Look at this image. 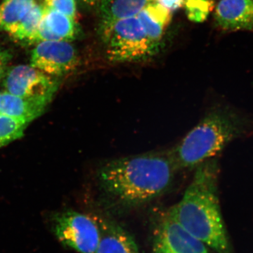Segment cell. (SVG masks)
<instances>
[{"label": "cell", "instance_id": "cell-1", "mask_svg": "<svg viewBox=\"0 0 253 253\" xmlns=\"http://www.w3.org/2000/svg\"><path fill=\"white\" fill-rule=\"evenodd\" d=\"M178 171L170 151L153 152L107 161L97 177L110 199L123 207L135 208L164 194Z\"/></svg>", "mask_w": 253, "mask_h": 253}, {"label": "cell", "instance_id": "cell-2", "mask_svg": "<svg viewBox=\"0 0 253 253\" xmlns=\"http://www.w3.org/2000/svg\"><path fill=\"white\" fill-rule=\"evenodd\" d=\"M219 174L215 158L200 165L179 202L170 208L176 221L208 247L232 253L219 204Z\"/></svg>", "mask_w": 253, "mask_h": 253}, {"label": "cell", "instance_id": "cell-3", "mask_svg": "<svg viewBox=\"0 0 253 253\" xmlns=\"http://www.w3.org/2000/svg\"><path fill=\"white\" fill-rule=\"evenodd\" d=\"M249 120L226 106L213 108L170 151L178 170L195 169L246 134Z\"/></svg>", "mask_w": 253, "mask_h": 253}, {"label": "cell", "instance_id": "cell-4", "mask_svg": "<svg viewBox=\"0 0 253 253\" xmlns=\"http://www.w3.org/2000/svg\"><path fill=\"white\" fill-rule=\"evenodd\" d=\"M107 59L114 63L137 62L152 57L159 46L146 36L136 16L102 23Z\"/></svg>", "mask_w": 253, "mask_h": 253}, {"label": "cell", "instance_id": "cell-5", "mask_svg": "<svg viewBox=\"0 0 253 253\" xmlns=\"http://www.w3.org/2000/svg\"><path fill=\"white\" fill-rule=\"evenodd\" d=\"M50 227L60 243L79 253H95L100 239L97 221L74 211L51 214Z\"/></svg>", "mask_w": 253, "mask_h": 253}, {"label": "cell", "instance_id": "cell-6", "mask_svg": "<svg viewBox=\"0 0 253 253\" xmlns=\"http://www.w3.org/2000/svg\"><path fill=\"white\" fill-rule=\"evenodd\" d=\"M4 77L5 91L46 104L51 101L58 89L56 81L31 65L14 66L6 71Z\"/></svg>", "mask_w": 253, "mask_h": 253}, {"label": "cell", "instance_id": "cell-7", "mask_svg": "<svg viewBox=\"0 0 253 253\" xmlns=\"http://www.w3.org/2000/svg\"><path fill=\"white\" fill-rule=\"evenodd\" d=\"M152 245L154 253H211L206 244L176 221L170 208L155 226Z\"/></svg>", "mask_w": 253, "mask_h": 253}, {"label": "cell", "instance_id": "cell-8", "mask_svg": "<svg viewBox=\"0 0 253 253\" xmlns=\"http://www.w3.org/2000/svg\"><path fill=\"white\" fill-rule=\"evenodd\" d=\"M31 65L48 76H65L77 67V51L69 42H43L32 51Z\"/></svg>", "mask_w": 253, "mask_h": 253}, {"label": "cell", "instance_id": "cell-9", "mask_svg": "<svg viewBox=\"0 0 253 253\" xmlns=\"http://www.w3.org/2000/svg\"><path fill=\"white\" fill-rule=\"evenodd\" d=\"M214 19L224 31L253 33V0H220Z\"/></svg>", "mask_w": 253, "mask_h": 253}, {"label": "cell", "instance_id": "cell-10", "mask_svg": "<svg viewBox=\"0 0 253 253\" xmlns=\"http://www.w3.org/2000/svg\"><path fill=\"white\" fill-rule=\"evenodd\" d=\"M100 239L95 253H139L137 244L122 226L109 220H96Z\"/></svg>", "mask_w": 253, "mask_h": 253}, {"label": "cell", "instance_id": "cell-11", "mask_svg": "<svg viewBox=\"0 0 253 253\" xmlns=\"http://www.w3.org/2000/svg\"><path fill=\"white\" fill-rule=\"evenodd\" d=\"M47 104L0 91V114L29 124L41 116Z\"/></svg>", "mask_w": 253, "mask_h": 253}, {"label": "cell", "instance_id": "cell-12", "mask_svg": "<svg viewBox=\"0 0 253 253\" xmlns=\"http://www.w3.org/2000/svg\"><path fill=\"white\" fill-rule=\"evenodd\" d=\"M146 36L160 46L165 32L171 22L172 12L156 2L149 3L136 16Z\"/></svg>", "mask_w": 253, "mask_h": 253}, {"label": "cell", "instance_id": "cell-13", "mask_svg": "<svg viewBox=\"0 0 253 253\" xmlns=\"http://www.w3.org/2000/svg\"><path fill=\"white\" fill-rule=\"evenodd\" d=\"M43 22L59 41H73L78 35L76 19L54 10L44 8Z\"/></svg>", "mask_w": 253, "mask_h": 253}, {"label": "cell", "instance_id": "cell-14", "mask_svg": "<svg viewBox=\"0 0 253 253\" xmlns=\"http://www.w3.org/2000/svg\"><path fill=\"white\" fill-rule=\"evenodd\" d=\"M44 14L42 4H37L24 17L8 28L6 32L13 39L27 43L41 24Z\"/></svg>", "mask_w": 253, "mask_h": 253}, {"label": "cell", "instance_id": "cell-15", "mask_svg": "<svg viewBox=\"0 0 253 253\" xmlns=\"http://www.w3.org/2000/svg\"><path fill=\"white\" fill-rule=\"evenodd\" d=\"M38 3L39 0H4L0 4V31H6Z\"/></svg>", "mask_w": 253, "mask_h": 253}, {"label": "cell", "instance_id": "cell-16", "mask_svg": "<svg viewBox=\"0 0 253 253\" xmlns=\"http://www.w3.org/2000/svg\"><path fill=\"white\" fill-rule=\"evenodd\" d=\"M152 2L155 0H113L105 11L102 23L136 16L146 5Z\"/></svg>", "mask_w": 253, "mask_h": 253}, {"label": "cell", "instance_id": "cell-17", "mask_svg": "<svg viewBox=\"0 0 253 253\" xmlns=\"http://www.w3.org/2000/svg\"><path fill=\"white\" fill-rule=\"evenodd\" d=\"M28 123L0 114V147L23 135Z\"/></svg>", "mask_w": 253, "mask_h": 253}, {"label": "cell", "instance_id": "cell-18", "mask_svg": "<svg viewBox=\"0 0 253 253\" xmlns=\"http://www.w3.org/2000/svg\"><path fill=\"white\" fill-rule=\"evenodd\" d=\"M184 7L190 21L194 23H203L214 10L212 0H185Z\"/></svg>", "mask_w": 253, "mask_h": 253}, {"label": "cell", "instance_id": "cell-19", "mask_svg": "<svg viewBox=\"0 0 253 253\" xmlns=\"http://www.w3.org/2000/svg\"><path fill=\"white\" fill-rule=\"evenodd\" d=\"M42 5L45 9L59 11L76 19L77 14L76 0H44Z\"/></svg>", "mask_w": 253, "mask_h": 253}, {"label": "cell", "instance_id": "cell-20", "mask_svg": "<svg viewBox=\"0 0 253 253\" xmlns=\"http://www.w3.org/2000/svg\"><path fill=\"white\" fill-rule=\"evenodd\" d=\"M155 2L173 13L184 7L185 0H155Z\"/></svg>", "mask_w": 253, "mask_h": 253}, {"label": "cell", "instance_id": "cell-21", "mask_svg": "<svg viewBox=\"0 0 253 253\" xmlns=\"http://www.w3.org/2000/svg\"><path fill=\"white\" fill-rule=\"evenodd\" d=\"M11 58L12 55L8 50L0 49V79L4 77Z\"/></svg>", "mask_w": 253, "mask_h": 253}, {"label": "cell", "instance_id": "cell-22", "mask_svg": "<svg viewBox=\"0 0 253 253\" xmlns=\"http://www.w3.org/2000/svg\"><path fill=\"white\" fill-rule=\"evenodd\" d=\"M84 3L86 4L89 5H95L97 4L99 1H101V0H83Z\"/></svg>", "mask_w": 253, "mask_h": 253}]
</instances>
